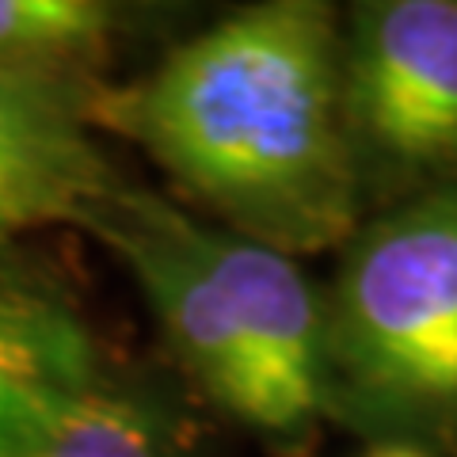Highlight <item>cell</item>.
<instances>
[{
    "mask_svg": "<svg viewBox=\"0 0 457 457\" xmlns=\"http://www.w3.org/2000/svg\"><path fill=\"white\" fill-rule=\"evenodd\" d=\"M107 119L149 149L228 233L282 255L339 245L359 210L332 12L278 0L183 42Z\"/></svg>",
    "mask_w": 457,
    "mask_h": 457,
    "instance_id": "obj_1",
    "label": "cell"
},
{
    "mask_svg": "<svg viewBox=\"0 0 457 457\" xmlns=\"http://www.w3.org/2000/svg\"><path fill=\"white\" fill-rule=\"evenodd\" d=\"M324 362L366 404H457V191L381 218L354 240L324 309Z\"/></svg>",
    "mask_w": 457,
    "mask_h": 457,
    "instance_id": "obj_2",
    "label": "cell"
},
{
    "mask_svg": "<svg viewBox=\"0 0 457 457\" xmlns=\"http://www.w3.org/2000/svg\"><path fill=\"white\" fill-rule=\"evenodd\" d=\"M354 149L411 176L457 168V0H378L343 54Z\"/></svg>",
    "mask_w": 457,
    "mask_h": 457,
    "instance_id": "obj_3",
    "label": "cell"
},
{
    "mask_svg": "<svg viewBox=\"0 0 457 457\" xmlns=\"http://www.w3.org/2000/svg\"><path fill=\"white\" fill-rule=\"evenodd\" d=\"M195 248L218 282L255 389L252 427L302 435L328 396L324 309L290 255L195 221Z\"/></svg>",
    "mask_w": 457,
    "mask_h": 457,
    "instance_id": "obj_4",
    "label": "cell"
},
{
    "mask_svg": "<svg viewBox=\"0 0 457 457\" xmlns=\"http://www.w3.org/2000/svg\"><path fill=\"white\" fill-rule=\"evenodd\" d=\"M84 228L111 245V252L130 267L198 385L237 420L252 423V374L228 328L218 282L195 248V221L149 191L114 187Z\"/></svg>",
    "mask_w": 457,
    "mask_h": 457,
    "instance_id": "obj_5",
    "label": "cell"
},
{
    "mask_svg": "<svg viewBox=\"0 0 457 457\" xmlns=\"http://www.w3.org/2000/svg\"><path fill=\"white\" fill-rule=\"evenodd\" d=\"M114 187L62 73L0 65V240L57 221L84 228Z\"/></svg>",
    "mask_w": 457,
    "mask_h": 457,
    "instance_id": "obj_6",
    "label": "cell"
},
{
    "mask_svg": "<svg viewBox=\"0 0 457 457\" xmlns=\"http://www.w3.org/2000/svg\"><path fill=\"white\" fill-rule=\"evenodd\" d=\"M96 389L84 324L57 297L0 278V457H27Z\"/></svg>",
    "mask_w": 457,
    "mask_h": 457,
    "instance_id": "obj_7",
    "label": "cell"
},
{
    "mask_svg": "<svg viewBox=\"0 0 457 457\" xmlns=\"http://www.w3.org/2000/svg\"><path fill=\"white\" fill-rule=\"evenodd\" d=\"M111 20L96 0H0V65L57 73L104 46Z\"/></svg>",
    "mask_w": 457,
    "mask_h": 457,
    "instance_id": "obj_8",
    "label": "cell"
},
{
    "mask_svg": "<svg viewBox=\"0 0 457 457\" xmlns=\"http://www.w3.org/2000/svg\"><path fill=\"white\" fill-rule=\"evenodd\" d=\"M27 457H179L164 423L145 404L96 389Z\"/></svg>",
    "mask_w": 457,
    "mask_h": 457,
    "instance_id": "obj_9",
    "label": "cell"
},
{
    "mask_svg": "<svg viewBox=\"0 0 457 457\" xmlns=\"http://www.w3.org/2000/svg\"><path fill=\"white\" fill-rule=\"evenodd\" d=\"M370 457H423L420 450H408V446H393V450H378V453H370Z\"/></svg>",
    "mask_w": 457,
    "mask_h": 457,
    "instance_id": "obj_10",
    "label": "cell"
}]
</instances>
